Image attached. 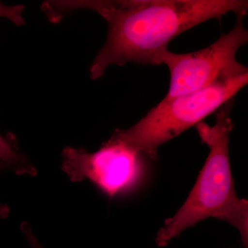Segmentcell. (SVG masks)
I'll return each instance as SVG.
<instances>
[{
	"instance_id": "obj_1",
	"label": "cell",
	"mask_w": 248,
	"mask_h": 248,
	"mask_svg": "<svg viewBox=\"0 0 248 248\" xmlns=\"http://www.w3.org/2000/svg\"><path fill=\"white\" fill-rule=\"evenodd\" d=\"M66 12L88 9L108 24L105 45L90 68L93 80L102 78L108 67L128 63L159 64L170 42L189 29L232 13L248 14L246 0H128L66 1Z\"/></svg>"
},
{
	"instance_id": "obj_2",
	"label": "cell",
	"mask_w": 248,
	"mask_h": 248,
	"mask_svg": "<svg viewBox=\"0 0 248 248\" xmlns=\"http://www.w3.org/2000/svg\"><path fill=\"white\" fill-rule=\"evenodd\" d=\"M234 98L216 112L213 126L202 122L195 125L210 153L193 189L174 217L165 221L156 243L164 247L183 231L206 218L228 222L239 231L245 248H248V203L239 199L234 189L230 162V135L234 128L231 112Z\"/></svg>"
},
{
	"instance_id": "obj_3",
	"label": "cell",
	"mask_w": 248,
	"mask_h": 248,
	"mask_svg": "<svg viewBox=\"0 0 248 248\" xmlns=\"http://www.w3.org/2000/svg\"><path fill=\"white\" fill-rule=\"evenodd\" d=\"M248 84L246 74L170 100L162 99L138 123L115 130L112 136L143 156L156 159L160 146L216 112Z\"/></svg>"
},
{
	"instance_id": "obj_4",
	"label": "cell",
	"mask_w": 248,
	"mask_h": 248,
	"mask_svg": "<svg viewBox=\"0 0 248 248\" xmlns=\"http://www.w3.org/2000/svg\"><path fill=\"white\" fill-rule=\"evenodd\" d=\"M244 17H236L232 29L207 48L179 54L166 49L160 55L159 64L166 65L170 75L169 90L163 100L248 74V67L236 60L238 50L248 42Z\"/></svg>"
},
{
	"instance_id": "obj_5",
	"label": "cell",
	"mask_w": 248,
	"mask_h": 248,
	"mask_svg": "<svg viewBox=\"0 0 248 248\" xmlns=\"http://www.w3.org/2000/svg\"><path fill=\"white\" fill-rule=\"evenodd\" d=\"M143 156L112 135L94 153L65 148L62 169L72 182L88 179L112 198L138 182L143 169Z\"/></svg>"
},
{
	"instance_id": "obj_6",
	"label": "cell",
	"mask_w": 248,
	"mask_h": 248,
	"mask_svg": "<svg viewBox=\"0 0 248 248\" xmlns=\"http://www.w3.org/2000/svg\"><path fill=\"white\" fill-rule=\"evenodd\" d=\"M0 164L6 169L14 170L18 174H35V169L26 163L14 149V146L0 135Z\"/></svg>"
},
{
	"instance_id": "obj_7",
	"label": "cell",
	"mask_w": 248,
	"mask_h": 248,
	"mask_svg": "<svg viewBox=\"0 0 248 248\" xmlns=\"http://www.w3.org/2000/svg\"><path fill=\"white\" fill-rule=\"evenodd\" d=\"M24 6L22 5L16 6H6L0 2V17L7 18L17 26H22L24 24V19L22 17V12Z\"/></svg>"
},
{
	"instance_id": "obj_8",
	"label": "cell",
	"mask_w": 248,
	"mask_h": 248,
	"mask_svg": "<svg viewBox=\"0 0 248 248\" xmlns=\"http://www.w3.org/2000/svg\"><path fill=\"white\" fill-rule=\"evenodd\" d=\"M21 229L25 235L26 239H27L29 244H30L31 248H44L36 239L33 233L31 231L30 226L27 223H22Z\"/></svg>"
},
{
	"instance_id": "obj_9",
	"label": "cell",
	"mask_w": 248,
	"mask_h": 248,
	"mask_svg": "<svg viewBox=\"0 0 248 248\" xmlns=\"http://www.w3.org/2000/svg\"><path fill=\"white\" fill-rule=\"evenodd\" d=\"M10 210L6 204L0 203V218H5L9 216Z\"/></svg>"
},
{
	"instance_id": "obj_10",
	"label": "cell",
	"mask_w": 248,
	"mask_h": 248,
	"mask_svg": "<svg viewBox=\"0 0 248 248\" xmlns=\"http://www.w3.org/2000/svg\"><path fill=\"white\" fill-rule=\"evenodd\" d=\"M6 169V167H5V166H4V165H2V164H0V170H1V169Z\"/></svg>"
}]
</instances>
